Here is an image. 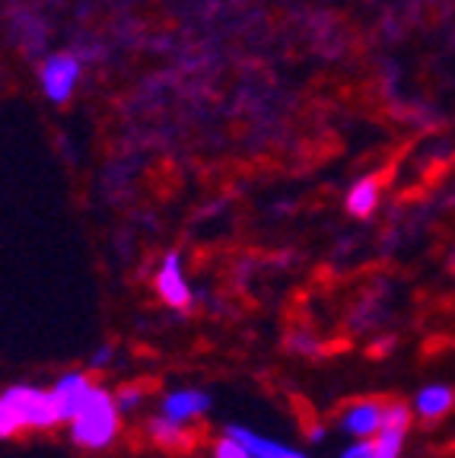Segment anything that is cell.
Wrapping results in <instances>:
<instances>
[{
    "mask_svg": "<svg viewBox=\"0 0 455 458\" xmlns=\"http://www.w3.org/2000/svg\"><path fill=\"white\" fill-rule=\"evenodd\" d=\"M39 77H42L45 96H48L51 102H57V106H64L73 96V86H77V80H80V61L73 55H51V57H45Z\"/></svg>",
    "mask_w": 455,
    "mask_h": 458,
    "instance_id": "3",
    "label": "cell"
},
{
    "mask_svg": "<svg viewBox=\"0 0 455 458\" xmlns=\"http://www.w3.org/2000/svg\"><path fill=\"white\" fill-rule=\"evenodd\" d=\"M157 290L172 309H188L192 306V286H188L185 274H182V258L176 251L163 258V267L157 274Z\"/></svg>",
    "mask_w": 455,
    "mask_h": 458,
    "instance_id": "5",
    "label": "cell"
},
{
    "mask_svg": "<svg viewBox=\"0 0 455 458\" xmlns=\"http://www.w3.org/2000/svg\"><path fill=\"white\" fill-rule=\"evenodd\" d=\"M22 429V423H20V417H16V411L10 408V401L0 394V439H10V437H16Z\"/></svg>",
    "mask_w": 455,
    "mask_h": 458,
    "instance_id": "13",
    "label": "cell"
},
{
    "mask_svg": "<svg viewBox=\"0 0 455 458\" xmlns=\"http://www.w3.org/2000/svg\"><path fill=\"white\" fill-rule=\"evenodd\" d=\"M417 414L424 417H442L449 408L455 404V394L449 386H427V388H420L417 392Z\"/></svg>",
    "mask_w": 455,
    "mask_h": 458,
    "instance_id": "11",
    "label": "cell"
},
{
    "mask_svg": "<svg viewBox=\"0 0 455 458\" xmlns=\"http://www.w3.org/2000/svg\"><path fill=\"white\" fill-rule=\"evenodd\" d=\"M118 404L108 392L93 386L80 411L71 417V439L83 449H106L118 433Z\"/></svg>",
    "mask_w": 455,
    "mask_h": 458,
    "instance_id": "1",
    "label": "cell"
},
{
    "mask_svg": "<svg viewBox=\"0 0 455 458\" xmlns=\"http://www.w3.org/2000/svg\"><path fill=\"white\" fill-rule=\"evenodd\" d=\"M141 398H143V392H141V388H131V392H124V394H121V398L115 401V404H118V411H134L137 404H141Z\"/></svg>",
    "mask_w": 455,
    "mask_h": 458,
    "instance_id": "15",
    "label": "cell"
},
{
    "mask_svg": "<svg viewBox=\"0 0 455 458\" xmlns=\"http://www.w3.org/2000/svg\"><path fill=\"white\" fill-rule=\"evenodd\" d=\"M379 204V179L376 175H366L348 191V210L354 216H370Z\"/></svg>",
    "mask_w": 455,
    "mask_h": 458,
    "instance_id": "10",
    "label": "cell"
},
{
    "mask_svg": "<svg viewBox=\"0 0 455 458\" xmlns=\"http://www.w3.org/2000/svg\"><path fill=\"white\" fill-rule=\"evenodd\" d=\"M217 458H252V452L233 437H223L220 445H217Z\"/></svg>",
    "mask_w": 455,
    "mask_h": 458,
    "instance_id": "14",
    "label": "cell"
},
{
    "mask_svg": "<svg viewBox=\"0 0 455 458\" xmlns=\"http://www.w3.org/2000/svg\"><path fill=\"white\" fill-rule=\"evenodd\" d=\"M4 398L10 401V408L16 411L22 427L48 429V427H55V423H61L55 392H45V388H36V386H13V388H7Z\"/></svg>",
    "mask_w": 455,
    "mask_h": 458,
    "instance_id": "2",
    "label": "cell"
},
{
    "mask_svg": "<svg viewBox=\"0 0 455 458\" xmlns=\"http://www.w3.org/2000/svg\"><path fill=\"white\" fill-rule=\"evenodd\" d=\"M341 458H373V443H354Z\"/></svg>",
    "mask_w": 455,
    "mask_h": 458,
    "instance_id": "16",
    "label": "cell"
},
{
    "mask_svg": "<svg viewBox=\"0 0 455 458\" xmlns=\"http://www.w3.org/2000/svg\"><path fill=\"white\" fill-rule=\"evenodd\" d=\"M382 414H385V404H379V401H356V404H350L344 411L341 429L354 439L376 437L379 427H382Z\"/></svg>",
    "mask_w": 455,
    "mask_h": 458,
    "instance_id": "6",
    "label": "cell"
},
{
    "mask_svg": "<svg viewBox=\"0 0 455 458\" xmlns=\"http://www.w3.org/2000/svg\"><path fill=\"white\" fill-rule=\"evenodd\" d=\"M150 437L157 439V443H163V445H182L185 443V423H178V420H169V417H153L150 420Z\"/></svg>",
    "mask_w": 455,
    "mask_h": 458,
    "instance_id": "12",
    "label": "cell"
},
{
    "mask_svg": "<svg viewBox=\"0 0 455 458\" xmlns=\"http://www.w3.org/2000/svg\"><path fill=\"white\" fill-rule=\"evenodd\" d=\"M57 398V411H61V420H71L80 411V404L86 401V394L93 392V382L86 379L83 372H67L57 379V386L51 388Z\"/></svg>",
    "mask_w": 455,
    "mask_h": 458,
    "instance_id": "7",
    "label": "cell"
},
{
    "mask_svg": "<svg viewBox=\"0 0 455 458\" xmlns=\"http://www.w3.org/2000/svg\"><path fill=\"white\" fill-rule=\"evenodd\" d=\"M207 408H210V394L198 392V388H182V392H172L163 398V417L178 420V423H185V420H192V417L204 414Z\"/></svg>",
    "mask_w": 455,
    "mask_h": 458,
    "instance_id": "9",
    "label": "cell"
},
{
    "mask_svg": "<svg viewBox=\"0 0 455 458\" xmlns=\"http://www.w3.org/2000/svg\"><path fill=\"white\" fill-rule=\"evenodd\" d=\"M227 437L239 439L245 449L252 452V458H306L303 452L290 449V445L278 443V439H268L255 429H245V427H227Z\"/></svg>",
    "mask_w": 455,
    "mask_h": 458,
    "instance_id": "8",
    "label": "cell"
},
{
    "mask_svg": "<svg viewBox=\"0 0 455 458\" xmlns=\"http://www.w3.org/2000/svg\"><path fill=\"white\" fill-rule=\"evenodd\" d=\"M408 433V408L405 404H385L382 427L373 443V458H399Z\"/></svg>",
    "mask_w": 455,
    "mask_h": 458,
    "instance_id": "4",
    "label": "cell"
}]
</instances>
